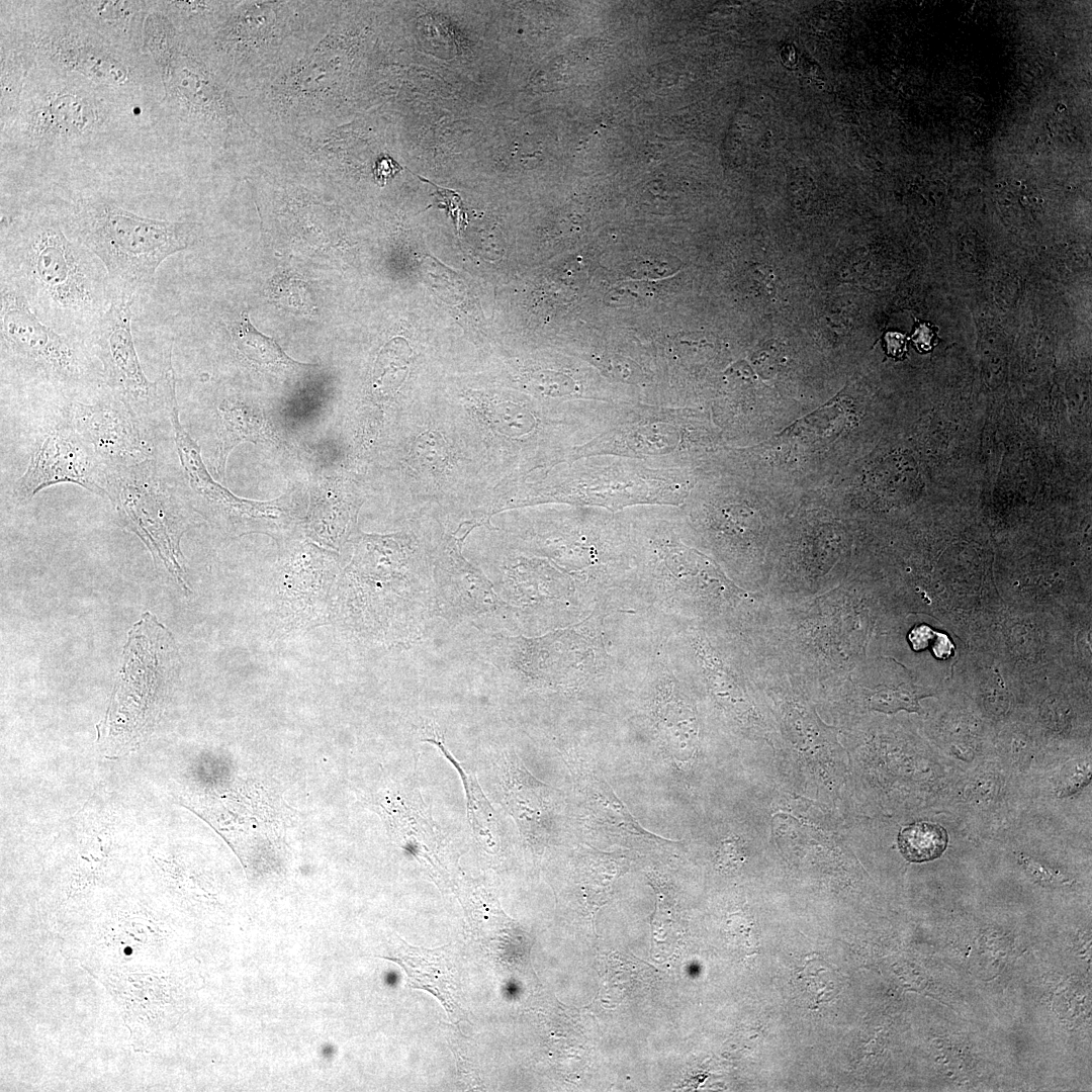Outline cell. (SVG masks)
Instances as JSON below:
<instances>
[{
  "mask_svg": "<svg viewBox=\"0 0 1092 1092\" xmlns=\"http://www.w3.org/2000/svg\"><path fill=\"white\" fill-rule=\"evenodd\" d=\"M0 279L46 325L86 339L112 302L107 271L80 240L70 211L43 206L2 221Z\"/></svg>",
  "mask_w": 1092,
  "mask_h": 1092,
  "instance_id": "obj_1",
  "label": "cell"
},
{
  "mask_svg": "<svg viewBox=\"0 0 1092 1092\" xmlns=\"http://www.w3.org/2000/svg\"><path fill=\"white\" fill-rule=\"evenodd\" d=\"M335 604L356 633L386 643L419 638L437 614L432 554L434 543L414 532L362 535Z\"/></svg>",
  "mask_w": 1092,
  "mask_h": 1092,
  "instance_id": "obj_2",
  "label": "cell"
},
{
  "mask_svg": "<svg viewBox=\"0 0 1092 1092\" xmlns=\"http://www.w3.org/2000/svg\"><path fill=\"white\" fill-rule=\"evenodd\" d=\"M693 488L689 469L652 467L617 455H592L564 462L512 486L510 510L565 504L620 512L636 506L680 507Z\"/></svg>",
  "mask_w": 1092,
  "mask_h": 1092,
  "instance_id": "obj_3",
  "label": "cell"
},
{
  "mask_svg": "<svg viewBox=\"0 0 1092 1092\" xmlns=\"http://www.w3.org/2000/svg\"><path fill=\"white\" fill-rule=\"evenodd\" d=\"M70 217L80 240L103 263L112 299L133 306L151 293L161 263L196 239L191 225L139 216L100 198L78 201Z\"/></svg>",
  "mask_w": 1092,
  "mask_h": 1092,
  "instance_id": "obj_4",
  "label": "cell"
},
{
  "mask_svg": "<svg viewBox=\"0 0 1092 1092\" xmlns=\"http://www.w3.org/2000/svg\"><path fill=\"white\" fill-rule=\"evenodd\" d=\"M2 372L20 383L43 384L68 398L94 393L103 384L102 366L84 338L42 323L23 294L0 280Z\"/></svg>",
  "mask_w": 1092,
  "mask_h": 1092,
  "instance_id": "obj_5",
  "label": "cell"
},
{
  "mask_svg": "<svg viewBox=\"0 0 1092 1092\" xmlns=\"http://www.w3.org/2000/svg\"><path fill=\"white\" fill-rule=\"evenodd\" d=\"M178 653L170 633L146 612L128 632L123 664L106 719L110 743L140 740L158 718L173 681Z\"/></svg>",
  "mask_w": 1092,
  "mask_h": 1092,
  "instance_id": "obj_6",
  "label": "cell"
},
{
  "mask_svg": "<svg viewBox=\"0 0 1092 1092\" xmlns=\"http://www.w3.org/2000/svg\"><path fill=\"white\" fill-rule=\"evenodd\" d=\"M106 496L118 523L141 539L157 565L188 589L180 540L189 521L159 463L151 459L106 469Z\"/></svg>",
  "mask_w": 1092,
  "mask_h": 1092,
  "instance_id": "obj_7",
  "label": "cell"
},
{
  "mask_svg": "<svg viewBox=\"0 0 1092 1092\" xmlns=\"http://www.w3.org/2000/svg\"><path fill=\"white\" fill-rule=\"evenodd\" d=\"M133 304L114 298L95 329L85 339L102 366L103 384L145 420L169 413L177 403L170 347L163 356L160 376L151 381L142 367L131 334Z\"/></svg>",
  "mask_w": 1092,
  "mask_h": 1092,
  "instance_id": "obj_8",
  "label": "cell"
},
{
  "mask_svg": "<svg viewBox=\"0 0 1092 1092\" xmlns=\"http://www.w3.org/2000/svg\"><path fill=\"white\" fill-rule=\"evenodd\" d=\"M694 427L673 406L623 407L612 424L592 441L575 448L569 461L592 455H617L652 467L689 469Z\"/></svg>",
  "mask_w": 1092,
  "mask_h": 1092,
  "instance_id": "obj_9",
  "label": "cell"
},
{
  "mask_svg": "<svg viewBox=\"0 0 1092 1092\" xmlns=\"http://www.w3.org/2000/svg\"><path fill=\"white\" fill-rule=\"evenodd\" d=\"M61 483L106 496V468L62 411L60 421L36 442L25 471L13 484L12 497L27 503Z\"/></svg>",
  "mask_w": 1092,
  "mask_h": 1092,
  "instance_id": "obj_10",
  "label": "cell"
},
{
  "mask_svg": "<svg viewBox=\"0 0 1092 1092\" xmlns=\"http://www.w3.org/2000/svg\"><path fill=\"white\" fill-rule=\"evenodd\" d=\"M90 401L71 398L62 407L106 469L154 459L153 443L133 411L104 384Z\"/></svg>",
  "mask_w": 1092,
  "mask_h": 1092,
  "instance_id": "obj_11",
  "label": "cell"
},
{
  "mask_svg": "<svg viewBox=\"0 0 1092 1092\" xmlns=\"http://www.w3.org/2000/svg\"><path fill=\"white\" fill-rule=\"evenodd\" d=\"M465 538L444 532L432 554L437 614L452 622L478 621L515 611L491 581L462 554Z\"/></svg>",
  "mask_w": 1092,
  "mask_h": 1092,
  "instance_id": "obj_12",
  "label": "cell"
},
{
  "mask_svg": "<svg viewBox=\"0 0 1092 1092\" xmlns=\"http://www.w3.org/2000/svg\"><path fill=\"white\" fill-rule=\"evenodd\" d=\"M497 766L504 805L522 837L534 847L545 845L558 791L536 779L514 752H505Z\"/></svg>",
  "mask_w": 1092,
  "mask_h": 1092,
  "instance_id": "obj_13",
  "label": "cell"
},
{
  "mask_svg": "<svg viewBox=\"0 0 1092 1092\" xmlns=\"http://www.w3.org/2000/svg\"><path fill=\"white\" fill-rule=\"evenodd\" d=\"M311 559L306 565L305 553L293 559L279 578L276 601L280 613L289 623L305 626L322 622L329 613L330 593L335 579L333 568L325 560Z\"/></svg>",
  "mask_w": 1092,
  "mask_h": 1092,
  "instance_id": "obj_14",
  "label": "cell"
},
{
  "mask_svg": "<svg viewBox=\"0 0 1092 1092\" xmlns=\"http://www.w3.org/2000/svg\"><path fill=\"white\" fill-rule=\"evenodd\" d=\"M400 943L393 957L386 960L397 963L405 971L411 988L432 993L452 1016L459 1009V991L453 967L445 951L446 946L426 949Z\"/></svg>",
  "mask_w": 1092,
  "mask_h": 1092,
  "instance_id": "obj_15",
  "label": "cell"
},
{
  "mask_svg": "<svg viewBox=\"0 0 1092 1092\" xmlns=\"http://www.w3.org/2000/svg\"><path fill=\"white\" fill-rule=\"evenodd\" d=\"M28 116V132L42 145L85 133L97 117L90 101L69 92L49 95Z\"/></svg>",
  "mask_w": 1092,
  "mask_h": 1092,
  "instance_id": "obj_16",
  "label": "cell"
},
{
  "mask_svg": "<svg viewBox=\"0 0 1092 1092\" xmlns=\"http://www.w3.org/2000/svg\"><path fill=\"white\" fill-rule=\"evenodd\" d=\"M391 809L394 831L403 845L431 866L440 864L449 844L433 822L421 794L410 792Z\"/></svg>",
  "mask_w": 1092,
  "mask_h": 1092,
  "instance_id": "obj_17",
  "label": "cell"
},
{
  "mask_svg": "<svg viewBox=\"0 0 1092 1092\" xmlns=\"http://www.w3.org/2000/svg\"><path fill=\"white\" fill-rule=\"evenodd\" d=\"M436 745L459 774L466 797L467 819L479 845L488 852H495L500 845V832L494 810L484 796L475 776L463 768L446 747L443 736L434 729L430 737L423 739Z\"/></svg>",
  "mask_w": 1092,
  "mask_h": 1092,
  "instance_id": "obj_18",
  "label": "cell"
},
{
  "mask_svg": "<svg viewBox=\"0 0 1092 1092\" xmlns=\"http://www.w3.org/2000/svg\"><path fill=\"white\" fill-rule=\"evenodd\" d=\"M588 808L593 820L616 835L634 837L645 845H663L669 840L656 836L645 829L633 818L626 806L618 799L611 787L603 780L592 775L586 785Z\"/></svg>",
  "mask_w": 1092,
  "mask_h": 1092,
  "instance_id": "obj_19",
  "label": "cell"
},
{
  "mask_svg": "<svg viewBox=\"0 0 1092 1092\" xmlns=\"http://www.w3.org/2000/svg\"><path fill=\"white\" fill-rule=\"evenodd\" d=\"M51 56L63 65L100 81L124 83L127 73L124 66L99 49L69 34L57 33L44 42Z\"/></svg>",
  "mask_w": 1092,
  "mask_h": 1092,
  "instance_id": "obj_20",
  "label": "cell"
},
{
  "mask_svg": "<svg viewBox=\"0 0 1092 1092\" xmlns=\"http://www.w3.org/2000/svg\"><path fill=\"white\" fill-rule=\"evenodd\" d=\"M233 348L245 359L272 371H284L303 366L288 357L271 338L261 334L250 323L244 310L225 323Z\"/></svg>",
  "mask_w": 1092,
  "mask_h": 1092,
  "instance_id": "obj_21",
  "label": "cell"
},
{
  "mask_svg": "<svg viewBox=\"0 0 1092 1092\" xmlns=\"http://www.w3.org/2000/svg\"><path fill=\"white\" fill-rule=\"evenodd\" d=\"M947 842L943 828L928 822L907 826L899 835V847L911 861H924L938 857Z\"/></svg>",
  "mask_w": 1092,
  "mask_h": 1092,
  "instance_id": "obj_22",
  "label": "cell"
},
{
  "mask_svg": "<svg viewBox=\"0 0 1092 1092\" xmlns=\"http://www.w3.org/2000/svg\"><path fill=\"white\" fill-rule=\"evenodd\" d=\"M524 390L548 399H565L580 395L581 386L574 378L554 369H537L520 376Z\"/></svg>",
  "mask_w": 1092,
  "mask_h": 1092,
  "instance_id": "obj_23",
  "label": "cell"
},
{
  "mask_svg": "<svg viewBox=\"0 0 1092 1092\" xmlns=\"http://www.w3.org/2000/svg\"><path fill=\"white\" fill-rule=\"evenodd\" d=\"M418 178L435 188L434 195L436 196L437 206L444 208L446 213L451 216L460 236L461 232L467 225L468 219L463 201L459 194L454 190L442 188L422 176H418Z\"/></svg>",
  "mask_w": 1092,
  "mask_h": 1092,
  "instance_id": "obj_24",
  "label": "cell"
},
{
  "mask_svg": "<svg viewBox=\"0 0 1092 1092\" xmlns=\"http://www.w3.org/2000/svg\"><path fill=\"white\" fill-rule=\"evenodd\" d=\"M874 709L883 712H895L899 709L919 711L917 697L904 690L884 689L871 700Z\"/></svg>",
  "mask_w": 1092,
  "mask_h": 1092,
  "instance_id": "obj_25",
  "label": "cell"
},
{
  "mask_svg": "<svg viewBox=\"0 0 1092 1092\" xmlns=\"http://www.w3.org/2000/svg\"><path fill=\"white\" fill-rule=\"evenodd\" d=\"M400 169L399 165L393 159L389 156H383L379 158L375 164L374 176L378 182L385 183Z\"/></svg>",
  "mask_w": 1092,
  "mask_h": 1092,
  "instance_id": "obj_26",
  "label": "cell"
},
{
  "mask_svg": "<svg viewBox=\"0 0 1092 1092\" xmlns=\"http://www.w3.org/2000/svg\"><path fill=\"white\" fill-rule=\"evenodd\" d=\"M933 635L934 633L929 627L920 625L910 632L909 640L915 650H921L928 646Z\"/></svg>",
  "mask_w": 1092,
  "mask_h": 1092,
  "instance_id": "obj_27",
  "label": "cell"
},
{
  "mask_svg": "<svg viewBox=\"0 0 1092 1092\" xmlns=\"http://www.w3.org/2000/svg\"><path fill=\"white\" fill-rule=\"evenodd\" d=\"M933 652L939 658H946L950 654L952 648L951 643L945 635L939 634L936 643L933 645Z\"/></svg>",
  "mask_w": 1092,
  "mask_h": 1092,
  "instance_id": "obj_28",
  "label": "cell"
}]
</instances>
